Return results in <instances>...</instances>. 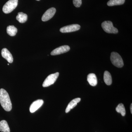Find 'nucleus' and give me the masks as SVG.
Returning <instances> with one entry per match:
<instances>
[{
    "instance_id": "nucleus-1",
    "label": "nucleus",
    "mask_w": 132,
    "mask_h": 132,
    "mask_svg": "<svg viewBox=\"0 0 132 132\" xmlns=\"http://www.w3.org/2000/svg\"><path fill=\"white\" fill-rule=\"evenodd\" d=\"M0 103L5 111L9 112L12 110V102L9 95L3 88L0 89Z\"/></svg>"
},
{
    "instance_id": "nucleus-2",
    "label": "nucleus",
    "mask_w": 132,
    "mask_h": 132,
    "mask_svg": "<svg viewBox=\"0 0 132 132\" xmlns=\"http://www.w3.org/2000/svg\"><path fill=\"white\" fill-rule=\"evenodd\" d=\"M111 60L112 64L118 68H122L124 65L123 60L120 55L116 52L111 53Z\"/></svg>"
},
{
    "instance_id": "nucleus-3",
    "label": "nucleus",
    "mask_w": 132,
    "mask_h": 132,
    "mask_svg": "<svg viewBox=\"0 0 132 132\" xmlns=\"http://www.w3.org/2000/svg\"><path fill=\"white\" fill-rule=\"evenodd\" d=\"M18 0H9L3 7V11L5 14H8L15 9L18 5Z\"/></svg>"
},
{
    "instance_id": "nucleus-4",
    "label": "nucleus",
    "mask_w": 132,
    "mask_h": 132,
    "mask_svg": "<svg viewBox=\"0 0 132 132\" xmlns=\"http://www.w3.org/2000/svg\"><path fill=\"white\" fill-rule=\"evenodd\" d=\"M101 26L106 32L109 34H117L118 32V29L114 27L112 22L109 21L102 22Z\"/></svg>"
},
{
    "instance_id": "nucleus-5",
    "label": "nucleus",
    "mask_w": 132,
    "mask_h": 132,
    "mask_svg": "<svg viewBox=\"0 0 132 132\" xmlns=\"http://www.w3.org/2000/svg\"><path fill=\"white\" fill-rule=\"evenodd\" d=\"M59 75V73L56 72L48 76L43 84V87H47L54 84V82L57 80Z\"/></svg>"
},
{
    "instance_id": "nucleus-6",
    "label": "nucleus",
    "mask_w": 132,
    "mask_h": 132,
    "mask_svg": "<svg viewBox=\"0 0 132 132\" xmlns=\"http://www.w3.org/2000/svg\"><path fill=\"white\" fill-rule=\"evenodd\" d=\"M80 26L79 24H75L65 26L60 29L62 33H69L75 32L79 30Z\"/></svg>"
},
{
    "instance_id": "nucleus-7",
    "label": "nucleus",
    "mask_w": 132,
    "mask_h": 132,
    "mask_svg": "<svg viewBox=\"0 0 132 132\" xmlns=\"http://www.w3.org/2000/svg\"><path fill=\"white\" fill-rule=\"evenodd\" d=\"M56 11V9L54 7L51 8L47 10L43 15L42 18V21H47L52 19Z\"/></svg>"
},
{
    "instance_id": "nucleus-8",
    "label": "nucleus",
    "mask_w": 132,
    "mask_h": 132,
    "mask_svg": "<svg viewBox=\"0 0 132 132\" xmlns=\"http://www.w3.org/2000/svg\"><path fill=\"white\" fill-rule=\"evenodd\" d=\"M70 50V47L67 45H64L54 50L51 53L52 55H57L68 52Z\"/></svg>"
},
{
    "instance_id": "nucleus-9",
    "label": "nucleus",
    "mask_w": 132,
    "mask_h": 132,
    "mask_svg": "<svg viewBox=\"0 0 132 132\" xmlns=\"http://www.w3.org/2000/svg\"><path fill=\"white\" fill-rule=\"evenodd\" d=\"M43 103L44 101L42 100H38L34 102L30 106L29 108L30 112L32 113L35 112L42 106Z\"/></svg>"
},
{
    "instance_id": "nucleus-10",
    "label": "nucleus",
    "mask_w": 132,
    "mask_h": 132,
    "mask_svg": "<svg viewBox=\"0 0 132 132\" xmlns=\"http://www.w3.org/2000/svg\"><path fill=\"white\" fill-rule=\"evenodd\" d=\"M2 56L6 59L10 63H12L13 61V58L10 52L7 48H4L2 50Z\"/></svg>"
},
{
    "instance_id": "nucleus-11",
    "label": "nucleus",
    "mask_w": 132,
    "mask_h": 132,
    "mask_svg": "<svg viewBox=\"0 0 132 132\" xmlns=\"http://www.w3.org/2000/svg\"><path fill=\"white\" fill-rule=\"evenodd\" d=\"M87 80L91 86H95L97 84V76L94 73H90L87 76Z\"/></svg>"
},
{
    "instance_id": "nucleus-12",
    "label": "nucleus",
    "mask_w": 132,
    "mask_h": 132,
    "mask_svg": "<svg viewBox=\"0 0 132 132\" xmlns=\"http://www.w3.org/2000/svg\"><path fill=\"white\" fill-rule=\"evenodd\" d=\"M81 101L80 98H76L73 99V100L70 102V103L68 104V105L66 108L65 110V112L66 113H68L71 109H72L74 108L75 107L78 103H79Z\"/></svg>"
},
{
    "instance_id": "nucleus-13",
    "label": "nucleus",
    "mask_w": 132,
    "mask_h": 132,
    "mask_svg": "<svg viewBox=\"0 0 132 132\" xmlns=\"http://www.w3.org/2000/svg\"><path fill=\"white\" fill-rule=\"evenodd\" d=\"M0 131L3 132H10V129L7 122L3 120L0 121Z\"/></svg>"
},
{
    "instance_id": "nucleus-14",
    "label": "nucleus",
    "mask_w": 132,
    "mask_h": 132,
    "mask_svg": "<svg viewBox=\"0 0 132 132\" xmlns=\"http://www.w3.org/2000/svg\"><path fill=\"white\" fill-rule=\"evenodd\" d=\"M16 19L20 23H24L27 20V15L22 12H19L16 16Z\"/></svg>"
},
{
    "instance_id": "nucleus-15",
    "label": "nucleus",
    "mask_w": 132,
    "mask_h": 132,
    "mask_svg": "<svg viewBox=\"0 0 132 132\" xmlns=\"http://www.w3.org/2000/svg\"><path fill=\"white\" fill-rule=\"evenodd\" d=\"M104 82L106 85L109 86L112 84V76L108 71H105L104 72Z\"/></svg>"
},
{
    "instance_id": "nucleus-16",
    "label": "nucleus",
    "mask_w": 132,
    "mask_h": 132,
    "mask_svg": "<svg viewBox=\"0 0 132 132\" xmlns=\"http://www.w3.org/2000/svg\"><path fill=\"white\" fill-rule=\"evenodd\" d=\"M7 32L9 35L13 36L16 35L17 32V28L13 26H9L7 28Z\"/></svg>"
},
{
    "instance_id": "nucleus-17",
    "label": "nucleus",
    "mask_w": 132,
    "mask_h": 132,
    "mask_svg": "<svg viewBox=\"0 0 132 132\" xmlns=\"http://www.w3.org/2000/svg\"><path fill=\"white\" fill-rule=\"evenodd\" d=\"M125 0H110L107 3V5L109 6L123 5Z\"/></svg>"
},
{
    "instance_id": "nucleus-18",
    "label": "nucleus",
    "mask_w": 132,
    "mask_h": 132,
    "mask_svg": "<svg viewBox=\"0 0 132 132\" xmlns=\"http://www.w3.org/2000/svg\"><path fill=\"white\" fill-rule=\"evenodd\" d=\"M116 110L118 113L121 114V115L123 116H125L126 115V112L125 107L122 103H120L118 105L116 108Z\"/></svg>"
},
{
    "instance_id": "nucleus-19",
    "label": "nucleus",
    "mask_w": 132,
    "mask_h": 132,
    "mask_svg": "<svg viewBox=\"0 0 132 132\" xmlns=\"http://www.w3.org/2000/svg\"><path fill=\"white\" fill-rule=\"evenodd\" d=\"M73 5L76 7H79L80 6L82 3L81 0H73Z\"/></svg>"
},
{
    "instance_id": "nucleus-20",
    "label": "nucleus",
    "mask_w": 132,
    "mask_h": 132,
    "mask_svg": "<svg viewBox=\"0 0 132 132\" xmlns=\"http://www.w3.org/2000/svg\"><path fill=\"white\" fill-rule=\"evenodd\" d=\"M130 111H131V113H132V104H131V106H130Z\"/></svg>"
},
{
    "instance_id": "nucleus-21",
    "label": "nucleus",
    "mask_w": 132,
    "mask_h": 132,
    "mask_svg": "<svg viewBox=\"0 0 132 132\" xmlns=\"http://www.w3.org/2000/svg\"><path fill=\"white\" fill-rule=\"evenodd\" d=\"M36 1H40V0H36Z\"/></svg>"
}]
</instances>
